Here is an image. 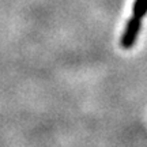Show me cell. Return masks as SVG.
I'll use <instances>...</instances> for the list:
<instances>
[{
	"label": "cell",
	"instance_id": "6da1fadb",
	"mask_svg": "<svg viewBox=\"0 0 147 147\" xmlns=\"http://www.w3.org/2000/svg\"><path fill=\"white\" fill-rule=\"evenodd\" d=\"M140 29H142V19L132 15L127 21L125 29H124V33H123L120 40V45L123 49H131L136 44Z\"/></svg>",
	"mask_w": 147,
	"mask_h": 147
},
{
	"label": "cell",
	"instance_id": "7a4b0ae2",
	"mask_svg": "<svg viewBox=\"0 0 147 147\" xmlns=\"http://www.w3.org/2000/svg\"><path fill=\"white\" fill-rule=\"evenodd\" d=\"M132 15L143 19L147 15V0H135L132 5Z\"/></svg>",
	"mask_w": 147,
	"mask_h": 147
}]
</instances>
